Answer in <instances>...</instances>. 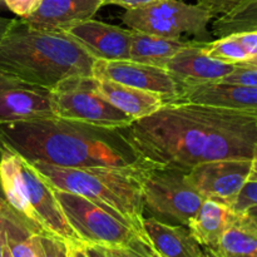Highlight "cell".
I'll use <instances>...</instances> for the list:
<instances>
[{
	"mask_svg": "<svg viewBox=\"0 0 257 257\" xmlns=\"http://www.w3.org/2000/svg\"><path fill=\"white\" fill-rule=\"evenodd\" d=\"M117 131L146 162L185 172L215 160H252L257 152V113L212 105L165 103Z\"/></svg>",
	"mask_w": 257,
	"mask_h": 257,
	"instance_id": "cell-1",
	"label": "cell"
},
{
	"mask_svg": "<svg viewBox=\"0 0 257 257\" xmlns=\"http://www.w3.org/2000/svg\"><path fill=\"white\" fill-rule=\"evenodd\" d=\"M0 148L29 163L59 167H140L148 163L117 130L59 117L0 123Z\"/></svg>",
	"mask_w": 257,
	"mask_h": 257,
	"instance_id": "cell-2",
	"label": "cell"
},
{
	"mask_svg": "<svg viewBox=\"0 0 257 257\" xmlns=\"http://www.w3.org/2000/svg\"><path fill=\"white\" fill-rule=\"evenodd\" d=\"M95 59L67 32H45L13 19L0 39V69L52 90L73 77H93Z\"/></svg>",
	"mask_w": 257,
	"mask_h": 257,
	"instance_id": "cell-3",
	"label": "cell"
},
{
	"mask_svg": "<svg viewBox=\"0 0 257 257\" xmlns=\"http://www.w3.org/2000/svg\"><path fill=\"white\" fill-rule=\"evenodd\" d=\"M33 167L53 188L80 195L122 216L138 233L143 231L145 206L140 182V167H59L33 162Z\"/></svg>",
	"mask_w": 257,
	"mask_h": 257,
	"instance_id": "cell-4",
	"label": "cell"
},
{
	"mask_svg": "<svg viewBox=\"0 0 257 257\" xmlns=\"http://www.w3.org/2000/svg\"><path fill=\"white\" fill-rule=\"evenodd\" d=\"M0 183L8 205L29 222L69 245L83 243L65 218L54 188L32 163L5 148H0Z\"/></svg>",
	"mask_w": 257,
	"mask_h": 257,
	"instance_id": "cell-5",
	"label": "cell"
},
{
	"mask_svg": "<svg viewBox=\"0 0 257 257\" xmlns=\"http://www.w3.org/2000/svg\"><path fill=\"white\" fill-rule=\"evenodd\" d=\"M145 210L163 222L187 226L205 198L186 182L185 171L150 163L140 171Z\"/></svg>",
	"mask_w": 257,
	"mask_h": 257,
	"instance_id": "cell-6",
	"label": "cell"
},
{
	"mask_svg": "<svg viewBox=\"0 0 257 257\" xmlns=\"http://www.w3.org/2000/svg\"><path fill=\"white\" fill-rule=\"evenodd\" d=\"M54 193L70 227L83 243L103 247H132L140 240H148L122 216L99 203L57 188Z\"/></svg>",
	"mask_w": 257,
	"mask_h": 257,
	"instance_id": "cell-7",
	"label": "cell"
},
{
	"mask_svg": "<svg viewBox=\"0 0 257 257\" xmlns=\"http://www.w3.org/2000/svg\"><path fill=\"white\" fill-rule=\"evenodd\" d=\"M212 20L205 8L183 0H158L125 10L122 15V22L130 29L171 39H182L185 35L207 38L208 24Z\"/></svg>",
	"mask_w": 257,
	"mask_h": 257,
	"instance_id": "cell-8",
	"label": "cell"
},
{
	"mask_svg": "<svg viewBox=\"0 0 257 257\" xmlns=\"http://www.w3.org/2000/svg\"><path fill=\"white\" fill-rule=\"evenodd\" d=\"M55 117L118 130L130 125L132 118L110 104L97 89L94 77H73L50 90Z\"/></svg>",
	"mask_w": 257,
	"mask_h": 257,
	"instance_id": "cell-9",
	"label": "cell"
},
{
	"mask_svg": "<svg viewBox=\"0 0 257 257\" xmlns=\"http://www.w3.org/2000/svg\"><path fill=\"white\" fill-rule=\"evenodd\" d=\"M252 160L225 158L203 162L186 172V182L203 198L232 206L247 182Z\"/></svg>",
	"mask_w": 257,
	"mask_h": 257,
	"instance_id": "cell-10",
	"label": "cell"
},
{
	"mask_svg": "<svg viewBox=\"0 0 257 257\" xmlns=\"http://www.w3.org/2000/svg\"><path fill=\"white\" fill-rule=\"evenodd\" d=\"M93 77L107 78L117 83L151 92L165 103L180 99L186 85L165 68L125 60H95Z\"/></svg>",
	"mask_w": 257,
	"mask_h": 257,
	"instance_id": "cell-11",
	"label": "cell"
},
{
	"mask_svg": "<svg viewBox=\"0 0 257 257\" xmlns=\"http://www.w3.org/2000/svg\"><path fill=\"white\" fill-rule=\"evenodd\" d=\"M55 117L50 90L0 69V123Z\"/></svg>",
	"mask_w": 257,
	"mask_h": 257,
	"instance_id": "cell-12",
	"label": "cell"
},
{
	"mask_svg": "<svg viewBox=\"0 0 257 257\" xmlns=\"http://www.w3.org/2000/svg\"><path fill=\"white\" fill-rule=\"evenodd\" d=\"M95 60L130 59L132 29L89 19L65 30Z\"/></svg>",
	"mask_w": 257,
	"mask_h": 257,
	"instance_id": "cell-13",
	"label": "cell"
},
{
	"mask_svg": "<svg viewBox=\"0 0 257 257\" xmlns=\"http://www.w3.org/2000/svg\"><path fill=\"white\" fill-rule=\"evenodd\" d=\"M206 40H191L188 45L168 60L165 69L172 73L183 84L216 83L230 74L235 65L212 59L205 53Z\"/></svg>",
	"mask_w": 257,
	"mask_h": 257,
	"instance_id": "cell-14",
	"label": "cell"
},
{
	"mask_svg": "<svg viewBox=\"0 0 257 257\" xmlns=\"http://www.w3.org/2000/svg\"><path fill=\"white\" fill-rule=\"evenodd\" d=\"M103 7V0H43L27 19L29 27L45 32H65L69 28L93 19Z\"/></svg>",
	"mask_w": 257,
	"mask_h": 257,
	"instance_id": "cell-15",
	"label": "cell"
},
{
	"mask_svg": "<svg viewBox=\"0 0 257 257\" xmlns=\"http://www.w3.org/2000/svg\"><path fill=\"white\" fill-rule=\"evenodd\" d=\"M196 104L257 113V87L227 83H201L187 85L180 99Z\"/></svg>",
	"mask_w": 257,
	"mask_h": 257,
	"instance_id": "cell-16",
	"label": "cell"
},
{
	"mask_svg": "<svg viewBox=\"0 0 257 257\" xmlns=\"http://www.w3.org/2000/svg\"><path fill=\"white\" fill-rule=\"evenodd\" d=\"M143 231L151 245L165 257H203L205 250L187 226L172 225L155 217H145Z\"/></svg>",
	"mask_w": 257,
	"mask_h": 257,
	"instance_id": "cell-17",
	"label": "cell"
},
{
	"mask_svg": "<svg viewBox=\"0 0 257 257\" xmlns=\"http://www.w3.org/2000/svg\"><path fill=\"white\" fill-rule=\"evenodd\" d=\"M95 89L132 120L148 117L157 112L165 102L151 92L117 83L107 78H95Z\"/></svg>",
	"mask_w": 257,
	"mask_h": 257,
	"instance_id": "cell-18",
	"label": "cell"
},
{
	"mask_svg": "<svg viewBox=\"0 0 257 257\" xmlns=\"http://www.w3.org/2000/svg\"><path fill=\"white\" fill-rule=\"evenodd\" d=\"M235 216L236 212L230 206L206 198L187 227L202 247L212 250L218 245Z\"/></svg>",
	"mask_w": 257,
	"mask_h": 257,
	"instance_id": "cell-19",
	"label": "cell"
},
{
	"mask_svg": "<svg viewBox=\"0 0 257 257\" xmlns=\"http://www.w3.org/2000/svg\"><path fill=\"white\" fill-rule=\"evenodd\" d=\"M190 42L132 30L130 59L142 64L166 68L168 60Z\"/></svg>",
	"mask_w": 257,
	"mask_h": 257,
	"instance_id": "cell-20",
	"label": "cell"
},
{
	"mask_svg": "<svg viewBox=\"0 0 257 257\" xmlns=\"http://www.w3.org/2000/svg\"><path fill=\"white\" fill-rule=\"evenodd\" d=\"M210 251L216 257H257V223L247 213H236L218 245Z\"/></svg>",
	"mask_w": 257,
	"mask_h": 257,
	"instance_id": "cell-21",
	"label": "cell"
},
{
	"mask_svg": "<svg viewBox=\"0 0 257 257\" xmlns=\"http://www.w3.org/2000/svg\"><path fill=\"white\" fill-rule=\"evenodd\" d=\"M0 226L13 257H35L32 235L42 228L19 215L7 201L0 202Z\"/></svg>",
	"mask_w": 257,
	"mask_h": 257,
	"instance_id": "cell-22",
	"label": "cell"
},
{
	"mask_svg": "<svg viewBox=\"0 0 257 257\" xmlns=\"http://www.w3.org/2000/svg\"><path fill=\"white\" fill-rule=\"evenodd\" d=\"M251 30H257V0H243L212 22V34L216 38Z\"/></svg>",
	"mask_w": 257,
	"mask_h": 257,
	"instance_id": "cell-23",
	"label": "cell"
},
{
	"mask_svg": "<svg viewBox=\"0 0 257 257\" xmlns=\"http://www.w3.org/2000/svg\"><path fill=\"white\" fill-rule=\"evenodd\" d=\"M205 53L212 59L218 62L226 63V64H237L248 59L247 54L238 43L235 34L225 35V37L217 38L213 42L206 40L205 43Z\"/></svg>",
	"mask_w": 257,
	"mask_h": 257,
	"instance_id": "cell-24",
	"label": "cell"
},
{
	"mask_svg": "<svg viewBox=\"0 0 257 257\" xmlns=\"http://www.w3.org/2000/svg\"><path fill=\"white\" fill-rule=\"evenodd\" d=\"M32 245L35 257H69V243L45 230L33 232Z\"/></svg>",
	"mask_w": 257,
	"mask_h": 257,
	"instance_id": "cell-25",
	"label": "cell"
},
{
	"mask_svg": "<svg viewBox=\"0 0 257 257\" xmlns=\"http://www.w3.org/2000/svg\"><path fill=\"white\" fill-rule=\"evenodd\" d=\"M255 206H257V181L247 180L231 208L236 213H242Z\"/></svg>",
	"mask_w": 257,
	"mask_h": 257,
	"instance_id": "cell-26",
	"label": "cell"
},
{
	"mask_svg": "<svg viewBox=\"0 0 257 257\" xmlns=\"http://www.w3.org/2000/svg\"><path fill=\"white\" fill-rule=\"evenodd\" d=\"M216 83H227V84H241L257 87V69L243 68L235 65V69L226 75L225 78Z\"/></svg>",
	"mask_w": 257,
	"mask_h": 257,
	"instance_id": "cell-27",
	"label": "cell"
},
{
	"mask_svg": "<svg viewBox=\"0 0 257 257\" xmlns=\"http://www.w3.org/2000/svg\"><path fill=\"white\" fill-rule=\"evenodd\" d=\"M5 8L14 13L20 19L29 18L39 8L43 0H3Z\"/></svg>",
	"mask_w": 257,
	"mask_h": 257,
	"instance_id": "cell-28",
	"label": "cell"
},
{
	"mask_svg": "<svg viewBox=\"0 0 257 257\" xmlns=\"http://www.w3.org/2000/svg\"><path fill=\"white\" fill-rule=\"evenodd\" d=\"M198 5L205 8L213 17V19L231 12L243 0H196Z\"/></svg>",
	"mask_w": 257,
	"mask_h": 257,
	"instance_id": "cell-29",
	"label": "cell"
},
{
	"mask_svg": "<svg viewBox=\"0 0 257 257\" xmlns=\"http://www.w3.org/2000/svg\"><path fill=\"white\" fill-rule=\"evenodd\" d=\"M238 43L243 50L246 52L248 58L256 57L257 55V30H251V32H241L235 33Z\"/></svg>",
	"mask_w": 257,
	"mask_h": 257,
	"instance_id": "cell-30",
	"label": "cell"
},
{
	"mask_svg": "<svg viewBox=\"0 0 257 257\" xmlns=\"http://www.w3.org/2000/svg\"><path fill=\"white\" fill-rule=\"evenodd\" d=\"M155 2H158V0H103V7L104 5H117V7L124 8L125 10H128L145 7V5L152 4Z\"/></svg>",
	"mask_w": 257,
	"mask_h": 257,
	"instance_id": "cell-31",
	"label": "cell"
},
{
	"mask_svg": "<svg viewBox=\"0 0 257 257\" xmlns=\"http://www.w3.org/2000/svg\"><path fill=\"white\" fill-rule=\"evenodd\" d=\"M103 247V246H102ZM109 257H146L138 251L130 247H103Z\"/></svg>",
	"mask_w": 257,
	"mask_h": 257,
	"instance_id": "cell-32",
	"label": "cell"
},
{
	"mask_svg": "<svg viewBox=\"0 0 257 257\" xmlns=\"http://www.w3.org/2000/svg\"><path fill=\"white\" fill-rule=\"evenodd\" d=\"M130 248H133V250L138 251V252H141L146 257H165V256L161 255V253L158 252V251L156 250L152 245H151L150 241L148 240H140L138 242H136L135 245Z\"/></svg>",
	"mask_w": 257,
	"mask_h": 257,
	"instance_id": "cell-33",
	"label": "cell"
},
{
	"mask_svg": "<svg viewBox=\"0 0 257 257\" xmlns=\"http://www.w3.org/2000/svg\"><path fill=\"white\" fill-rule=\"evenodd\" d=\"M82 247L88 257H109L102 246L92 245V243H82Z\"/></svg>",
	"mask_w": 257,
	"mask_h": 257,
	"instance_id": "cell-34",
	"label": "cell"
},
{
	"mask_svg": "<svg viewBox=\"0 0 257 257\" xmlns=\"http://www.w3.org/2000/svg\"><path fill=\"white\" fill-rule=\"evenodd\" d=\"M69 256L70 257H88L85 255L84 250H83L82 243H78V245H69Z\"/></svg>",
	"mask_w": 257,
	"mask_h": 257,
	"instance_id": "cell-35",
	"label": "cell"
},
{
	"mask_svg": "<svg viewBox=\"0 0 257 257\" xmlns=\"http://www.w3.org/2000/svg\"><path fill=\"white\" fill-rule=\"evenodd\" d=\"M237 67H243V68H252V69H257V55L256 57L248 58V59L243 60V62L237 63Z\"/></svg>",
	"mask_w": 257,
	"mask_h": 257,
	"instance_id": "cell-36",
	"label": "cell"
},
{
	"mask_svg": "<svg viewBox=\"0 0 257 257\" xmlns=\"http://www.w3.org/2000/svg\"><path fill=\"white\" fill-rule=\"evenodd\" d=\"M13 19H9V18H3L0 17V39L3 38V35L5 34V32L8 30L9 25L12 24Z\"/></svg>",
	"mask_w": 257,
	"mask_h": 257,
	"instance_id": "cell-37",
	"label": "cell"
},
{
	"mask_svg": "<svg viewBox=\"0 0 257 257\" xmlns=\"http://www.w3.org/2000/svg\"><path fill=\"white\" fill-rule=\"evenodd\" d=\"M248 180H253L257 181V152L255 155V157L252 158V167H251V173Z\"/></svg>",
	"mask_w": 257,
	"mask_h": 257,
	"instance_id": "cell-38",
	"label": "cell"
},
{
	"mask_svg": "<svg viewBox=\"0 0 257 257\" xmlns=\"http://www.w3.org/2000/svg\"><path fill=\"white\" fill-rule=\"evenodd\" d=\"M245 213H247V215L250 216V217L252 218V220L257 223V206H255V207L248 208L247 211H245Z\"/></svg>",
	"mask_w": 257,
	"mask_h": 257,
	"instance_id": "cell-39",
	"label": "cell"
},
{
	"mask_svg": "<svg viewBox=\"0 0 257 257\" xmlns=\"http://www.w3.org/2000/svg\"><path fill=\"white\" fill-rule=\"evenodd\" d=\"M3 257H13L9 247H8L7 242H5V238H4V247H3Z\"/></svg>",
	"mask_w": 257,
	"mask_h": 257,
	"instance_id": "cell-40",
	"label": "cell"
},
{
	"mask_svg": "<svg viewBox=\"0 0 257 257\" xmlns=\"http://www.w3.org/2000/svg\"><path fill=\"white\" fill-rule=\"evenodd\" d=\"M3 247H4V233L0 226V257H3Z\"/></svg>",
	"mask_w": 257,
	"mask_h": 257,
	"instance_id": "cell-41",
	"label": "cell"
},
{
	"mask_svg": "<svg viewBox=\"0 0 257 257\" xmlns=\"http://www.w3.org/2000/svg\"><path fill=\"white\" fill-rule=\"evenodd\" d=\"M3 201H7V198H5L4 191H3L2 183H0V202H3Z\"/></svg>",
	"mask_w": 257,
	"mask_h": 257,
	"instance_id": "cell-42",
	"label": "cell"
},
{
	"mask_svg": "<svg viewBox=\"0 0 257 257\" xmlns=\"http://www.w3.org/2000/svg\"><path fill=\"white\" fill-rule=\"evenodd\" d=\"M203 250H205V256H203V257H216L212 252H211L210 250H207V248L203 247Z\"/></svg>",
	"mask_w": 257,
	"mask_h": 257,
	"instance_id": "cell-43",
	"label": "cell"
},
{
	"mask_svg": "<svg viewBox=\"0 0 257 257\" xmlns=\"http://www.w3.org/2000/svg\"><path fill=\"white\" fill-rule=\"evenodd\" d=\"M5 8V4H4V2H3V0H0V10L2 9H4Z\"/></svg>",
	"mask_w": 257,
	"mask_h": 257,
	"instance_id": "cell-44",
	"label": "cell"
},
{
	"mask_svg": "<svg viewBox=\"0 0 257 257\" xmlns=\"http://www.w3.org/2000/svg\"><path fill=\"white\" fill-rule=\"evenodd\" d=\"M69 257H70V256H69Z\"/></svg>",
	"mask_w": 257,
	"mask_h": 257,
	"instance_id": "cell-45",
	"label": "cell"
}]
</instances>
